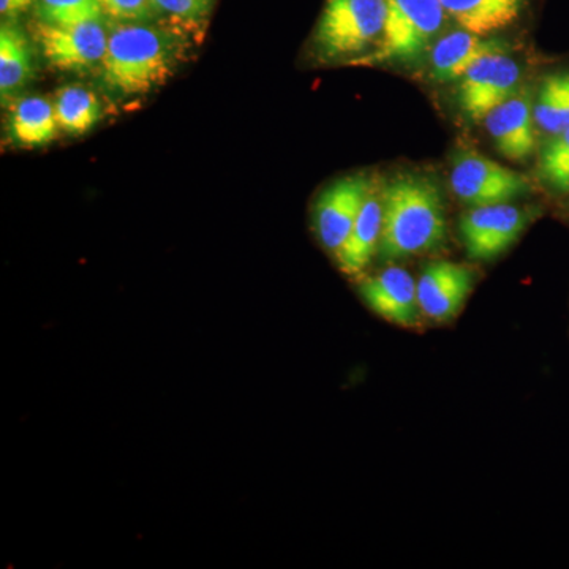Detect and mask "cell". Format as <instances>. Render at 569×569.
<instances>
[{
	"instance_id": "6da1fadb",
	"label": "cell",
	"mask_w": 569,
	"mask_h": 569,
	"mask_svg": "<svg viewBox=\"0 0 569 569\" xmlns=\"http://www.w3.org/2000/svg\"><path fill=\"white\" fill-rule=\"evenodd\" d=\"M447 238L443 197L433 179L399 174L383 186V230L378 254L385 263L436 250Z\"/></svg>"
},
{
	"instance_id": "7a4b0ae2",
	"label": "cell",
	"mask_w": 569,
	"mask_h": 569,
	"mask_svg": "<svg viewBox=\"0 0 569 569\" xmlns=\"http://www.w3.org/2000/svg\"><path fill=\"white\" fill-rule=\"evenodd\" d=\"M181 56V41L173 33L144 22H127L108 37L100 73L112 92L144 96L170 80Z\"/></svg>"
},
{
	"instance_id": "3957f363",
	"label": "cell",
	"mask_w": 569,
	"mask_h": 569,
	"mask_svg": "<svg viewBox=\"0 0 569 569\" xmlns=\"http://www.w3.org/2000/svg\"><path fill=\"white\" fill-rule=\"evenodd\" d=\"M448 13L440 0H387V20L376 47L351 66L376 67L413 61L429 50Z\"/></svg>"
},
{
	"instance_id": "277c9868",
	"label": "cell",
	"mask_w": 569,
	"mask_h": 569,
	"mask_svg": "<svg viewBox=\"0 0 569 569\" xmlns=\"http://www.w3.org/2000/svg\"><path fill=\"white\" fill-rule=\"evenodd\" d=\"M387 0H326L313 44L323 61H347L367 54L383 32Z\"/></svg>"
},
{
	"instance_id": "5b68a950",
	"label": "cell",
	"mask_w": 569,
	"mask_h": 569,
	"mask_svg": "<svg viewBox=\"0 0 569 569\" xmlns=\"http://www.w3.org/2000/svg\"><path fill=\"white\" fill-rule=\"evenodd\" d=\"M451 187L456 197L471 208L511 203L533 190L526 174L478 152H462L456 157Z\"/></svg>"
},
{
	"instance_id": "8992f818",
	"label": "cell",
	"mask_w": 569,
	"mask_h": 569,
	"mask_svg": "<svg viewBox=\"0 0 569 569\" xmlns=\"http://www.w3.org/2000/svg\"><path fill=\"white\" fill-rule=\"evenodd\" d=\"M537 213L511 203L471 208L460 217L459 234L475 261H492L511 249Z\"/></svg>"
},
{
	"instance_id": "52a82bcc",
	"label": "cell",
	"mask_w": 569,
	"mask_h": 569,
	"mask_svg": "<svg viewBox=\"0 0 569 569\" xmlns=\"http://www.w3.org/2000/svg\"><path fill=\"white\" fill-rule=\"evenodd\" d=\"M522 70L508 52L490 54L475 63L459 80V104L467 118L485 122L489 112L519 89Z\"/></svg>"
},
{
	"instance_id": "ba28073f",
	"label": "cell",
	"mask_w": 569,
	"mask_h": 569,
	"mask_svg": "<svg viewBox=\"0 0 569 569\" xmlns=\"http://www.w3.org/2000/svg\"><path fill=\"white\" fill-rule=\"evenodd\" d=\"M108 37L102 21L73 26H56L40 21L36 26V40L43 58L52 69L84 71L102 62Z\"/></svg>"
},
{
	"instance_id": "9c48e42d",
	"label": "cell",
	"mask_w": 569,
	"mask_h": 569,
	"mask_svg": "<svg viewBox=\"0 0 569 569\" xmlns=\"http://www.w3.org/2000/svg\"><path fill=\"white\" fill-rule=\"evenodd\" d=\"M372 186L373 179L365 173L347 176L318 198L313 213L317 236L321 246L335 257L346 244Z\"/></svg>"
},
{
	"instance_id": "30bf717a",
	"label": "cell",
	"mask_w": 569,
	"mask_h": 569,
	"mask_svg": "<svg viewBox=\"0 0 569 569\" xmlns=\"http://www.w3.org/2000/svg\"><path fill=\"white\" fill-rule=\"evenodd\" d=\"M473 271L466 264L436 261L419 276L418 302L422 316L437 323L455 320L473 290Z\"/></svg>"
},
{
	"instance_id": "8fae6325",
	"label": "cell",
	"mask_w": 569,
	"mask_h": 569,
	"mask_svg": "<svg viewBox=\"0 0 569 569\" xmlns=\"http://www.w3.org/2000/svg\"><path fill=\"white\" fill-rule=\"evenodd\" d=\"M497 151L511 160L523 162L537 148L535 96L530 88H519L511 97L489 112L485 119Z\"/></svg>"
},
{
	"instance_id": "7c38bea8",
	"label": "cell",
	"mask_w": 569,
	"mask_h": 569,
	"mask_svg": "<svg viewBox=\"0 0 569 569\" xmlns=\"http://www.w3.org/2000/svg\"><path fill=\"white\" fill-rule=\"evenodd\" d=\"M359 293L366 305L389 323L402 328H417L421 323L417 280L399 266L367 277L359 284Z\"/></svg>"
},
{
	"instance_id": "4fadbf2b",
	"label": "cell",
	"mask_w": 569,
	"mask_h": 569,
	"mask_svg": "<svg viewBox=\"0 0 569 569\" xmlns=\"http://www.w3.org/2000/svg\"><path fill=\"white\" fill-rule=\"evenodd\" d=\"M509 52L503 41L456 31L441 37L430 50V74L438 82L459 81L475 63L490 54Z\"/></svg>"
},
{
	"instance_id": "5bb4252c",
	"label": "cell",
	"mask_w": 569,
	"mask_h": 569,
	"mask_svg": "<svg viewBox=\"0 0 569 569\" xmlns=\"http://www.w3.org/2000/svg\"><path fill=\"white\" fill-rule=\"evenodd\" d=\"M383 230V186L373 181L346 244L336 253L337 264L348 276H359L372 261Z\"/></svg>"
},
{
	"instance_id": "9a60e30c",
	"label": "cell",
	"mask_w": 569,
	"mask_h": 569,
	"mask_svg": "<svg viewBox=\"0 0 569 569\" xmlns=\"http://www.w3.org/2000/svg\"><path fill=\"white\" fill-rule=\"evenodd\" d=\"M460 29L479 37L503 31L519 20L527 0H440Z\"/></svg>"
},
{
	"instance_id": "2e32d148",
	"label": "cell",
	"mask_w": 569,
	"mask_h": 569,
	"mask_svg": "<svg viewBox=\"0 0 569 569\" xmlns=\"http://www.w3.org/2000/svg\"><path fill=\"white\" fill-rule=\"evenodd\" d=\"M54 104L41 97H24L10 108L9 134L22 148H40L56 138Z\"/></svg>"
},
{
	"instance_id": "e0dca14e",
	"label": "cell",
	"mask_w": 569,
	"mask_h": 569,
	"mask_svg": "<svg viewBox=\"0 0 569 569\" xmlns=\"http://www.w3.org/2000/svg\"><path fill=\"white\" fill-rule=\"evenodd\" d=\"M33 78L31 43L11 22L0 28V92L2 99L21 91Z\"/></svg>"
},
{
	"instance_id": "ac0fdd59",
	"label": "cell",
	"mask_w": 569,
	"mask_h": 569,
	"mask_svg": "<svg viewBox=\"0 0 569 569\" xmlns=\"http://www.w3.org/2000/svg\"><path fill=\"white\" fill-rule=\"evenodd\" d=\"M535 121L549 137L569 129V71L550 73L539 84Z\"/></svg>"
},
{
	"instance_id": "d6986e66",
	"label": "cell",
	"mask_w": 569,
	"mask_h": 569,
	"mask_svg": "<svg viewBox=\"0 0 569 569\" xmlns=\"http://www.w3.org/2000/svg\"><path fill=\"white\" fill-rule=\"evenodd\" d=\"M52 104L59 129L67 134L88 132L102 114V107L96 93L84 86L70 84L59 89Z\"/></svg>"
},
{
	"instance_id": "ffe728a7",
	"label": "cell",
	"mask_w": 569,
	"mask_h": 569,
	"mask_svg": "<svg viewBox=\"0 0 569 569\" xmlns=\"http://www.w3.org/2000/svg\"><path fill=\"white\" fill-rule=\"evenodd\" d=\"M40 21L56 26L102 21L104 17L97 0H37Z\"/></svg>"
},
{
	"instance_id": "44dd1931",
	"label": "cell",
	"mask_w": 569,
	"mask_h": 569,
	"mask_svg": "<svg viewBox=\"0 0 569 569\" xmlns=\"http://www.w3.org/2000/svg\"><path fill=\"white\" fill-rule=\"evenodd\" d=\"M539 176L557 193H569V129L550 141L539 156Z\"/></svg>"
},
{
	"instance_id": "7402d4cb",
	"label": "cell",
	"mask_w": 569,
	"mask_h": 569,
	"mask_svg": "<svg viewBox=\"0 0 569 569\" xmlns=\"http://www.w3.org/2000/svg\"><path fill=\"white\" fill-rule=\"evenodd\" d=\"M104 17L127 24V22H146L157 13L152 0H97Z\"/></svg>"
},
{
	"instance_id": "603a6c76",
	"label": "cell",
	"mask_w": 569,
	"mask_h": 569,
	"mask_svg": "<svg viewBox=\"0 0 569 569\" xmlns=\"http://www.w3.org/2000/svg\"><path fill=\"white\" fill-rule=\"evenodd\" d=\"M157 11L181 21H198L208 14L212 0H152Z\"/></svg>"
},
{
	"instance_id": "cb8c5ba5",
	"label": "cell",
	"mask_w": 569,
	"mask_h": 569,
	"mask_svg": "<svg viewBox=\"0 0 569 569\" xmlns=\"http://www.w3.org/2000/svg\"><path fill=\"white\" fill-rule=\"evenodd\" d=\"M37 0H0V13L6 18H14L26 13Z\"/></svg>"
}]
</instances>
